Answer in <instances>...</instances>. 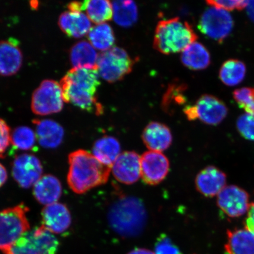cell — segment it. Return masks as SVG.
Returning <instances> with one entry per match:
<instances>
[{
    "label": "cell",
    "mask_w": 254,
    "mask_h": 254,
    "mask_svg": "<svg viewBox=\"0 0 254 254\" xmlns=\"http://www.w3.org/2000/svg\"><path fill=\"white\" fill-rule=\"evenodd\" d=\"M68 164L67 183L72 191L78 194L106 184L111 171L93 154L84 150L72 152Z\"/></svg>",
    "instance_id": "1"
},
{
    "label": "cell",
    "mask_w": 254,
    "mask_h": 254,
    "mask_svg": "<svg viewBox=\"0 0 254 254\" xmlns=\"http://www.w3.org/2000/svg\"><path fill=\"white\" fill-rule=\"evenodd\" d=\"M197 40L190 25L179 18L161 20L155 30L154 46L164 55L183 52Z\"/></svg>",
    "instance_id": "2"
},
{
    "label": "cell",
    "mask_w": 254,
    "mask_h": 254,
    "mask_svg": "<svg viewBox=\"0 0 254 254\" xmlns=\"http://www.w3.org/2000/svg\"><path fill=\"white\" fill-rule=\"evenodd\" d=\"M109 219L111 226L119 234L126 237L135 236L144 227L145 210L137 199L124 197L111 208Z\"/></svg>",
    "instance_id": "3"
},
{
    "label": "cell",
    "mask_w": 254,
    "mask_h": 254,
    "mask_svg": "<svg viewBox=\"0 0 254 254\" xmlns=\"http://www.w3.org/2000/svg\"><path fill=\"white\" fill-rule=\"evenodd\" d=\"M28 209L21 204L0 211V250L9 254L19 238L30 229Z\"/></svg>",
    "instance_id": "4"
},
{
    "label": "cell",
    "mask_w": 254,
    "mask_h": 254,
    "mask_svg": "<svg viewBox=\"0 0 254 254\" xmlns=\"http://www.w3.org/2000/svg\"><path fill=\"white\" fill-rule=\"evenodd\" d=\"M59 242L41 225L25 233L16 241L9 254H56Z\"/></svg>",
    "instance_id": "5"
},
{
    "label": "cell",
    "mask_w": 254,
    "mask_h": 254,
    "mask_svg": "<svg viewBox=\"0 0 254 254\" xmlns=\"http://www.w3.org/2000/svg\"><path fill=\"white\" fill-rule=\"evenodd\" d=\"M134 64V60L126 51L114 47L98 57L97 69L105 80L115 82L131 72Z\"/></svg>",
    "instance_id": "6"
},
{
    "label": "cell",
    "mask_w": 254,
    "mask_h": 254,
    "mask_svg": "<svg viewBox=\"0 0 254 254\" xmlns=\"http://www.w3.org/2000/svg\"><path fill=\"white\" fill-rule=\"evenodd\" d=\"M64 102L61 85L55 80L46 79L34 92L31 109L37 115H50L60 112Z\"/></svg>",
    "instance_id": "7"
},
{
    "label": "cell",
    "mask_w": 254,
    "mask_h": 254,
    "mask_svg": "<svg viewBox=\"0 0 254 254\" xmlns=\"http://www.w3.org/2000/svg\"><path fill=\"white\" fill-rule=\"evenodd\" d=\"M184 113L190 121L198 119L206 125L216 126L226 117L228 109L218 98L213 95H204L194 105L184 108Z\"/></svg>",
    "instance_id": "8"
},
{
    "label": "cell",
    "mask_w": 254,
    "mask_h": 254,
    "mask_svg": "<svg viewBox=\"0 0 254 254\" xmlns=\"http://www.w3.org/2000/svg\"><path fill=\"white\" fill-rule=\"evenodd\" d=\"M234 21L229 12L218 8H209L203 13L198 28L211 39L222 42L233 30Z\"/></svg>",
    "instance_id": "9"
},
{
    "label": "cell",
    "mask_w": 254,
    "mask_h": 254,
    "mask_svg": "<svg viewBox=\"0 0 254 254\" xmlns=\"http://www.w3.org/2000/svg\"><path fill=\"white\" fill-rule=\"evenodd\" d=\"M251 202L249 193L237 186H228L217 195V205L230 218H238L247 213Z\"/></svg>",
    "instance_id": "10"
},
{
    "label": "cell",
    "mask_w": 254,
    "mask_h": 254,
    "mask_svg": "<svg viewBox=\"0 0 254 254\" xmlns=\"http://www.w3.org/2000/svg\"><path fill=\"white\" fill-rule=\"evenodd\" d=\"M43 166L34 155L24 154L16 157L12 164V174L15 182L23 189L34 186L43 177Z\"/></svg>",
    "instance_id": "11"
},
{
    "label": "cell",
    "mask_w": 254,
    "mask_h": 254,
    "mask_svg": "<svg viewBox=\"0 0 254 254\" xmlns=\"http://www.w3.org/2000/svg\"><path fill=\"white\" fill-rule=\"evenodd\" d=\"M170 170L168 159L163 152L148 151L141 157V177L150 186H156L166 179Z\"/></svg>",
    "instance_id": "12"
},
{
    "label": "cell",
    "mask_w": 254,
    "mask_h": 254,
    "mask_svg": "<svg viewBox=\"0 0 254 254\" xmlns=\"http://www.w3.org/2000/svg\"><path fill=\"white\" fill-rule=\"evenodd\" d=\"M113 174L119 182L131 185L141 177V157L134 151L122 152L114 163Z\"/></svg>",
    "instance_id": "13"
},
{
    "label": "cell",
    "mask_w": 254,
    "mask_h": 254,
    "mask_svg": "<svg viewBox=\"0 0 254 254\" xmlns=\"http://www.w3.org/2000/svg\"><path fill=\"white\" fill-rule=\"evenodd\" d=\"M226 175L214 166H208L197 174L195 186L198 191L206 197L218 195L226 187Z\"/></svg>",
    "instance_id": "14"
},
{
    "label": "cell",
    "mask_w": 254,
    "mask_h": 254,
    "mask_svg": "<svg viewBox=\"0 0 254 254\" xmlns=\"http://www.w3.org/2000/svg\"><path fill=\"white\" fill-rule=\"evenodd\" d=\"M42 226L53 234H61L68 229L71 224L70 212L66 206L56 202L47 205L41 212Z\"/></svg>",
    "instance_id": "15"
},
{
    "label": "cell",
    "mask_w": 254,
    "mask_h": 254,
    "mask_svg": "<svg viewBox=\"0 0 254 254\" xmlns=\"http://www.w3.org/2000/svg\"><path fill=\"white\" fill-rule=\"evenodd\" d=\"M23 64V55L15 39L0 41V75L16 74Z\"/></svg>",
    "instance_id": "16"
},
{
    "label": "cell",
    "mask_w": 254,
    "mask_h": 254,
    "mask_svg": "<svg viewBox=\"0 0 254 254\" xmlns=\"http://www.w3.org/2000/svg\"><path fill=\"white\" fill-rule=\"evenodd\" d=\"M63 98L65 103H71L85 111L100 116L104 112L103 107L98 102L95 95L78 90L65 82L60 81Z\"/></svg>",
    "instance_id": "17"
},
{
    "label": "cell",
    "mask_w": 254,
    "mask_h": 254,
    "mask_svg": "<svg viewBox=\"0 0 254 254\" xmlns=\"http://www.w3.org/2000/svg\"><path fill=\"white\" fill-rule=\"evenodd\" d=\"M142 139L150 151L162 152L167 150L172 144L173 135L166 125L161 123L151 122L143 131Z\"/></svg>",
    "instance_id": "18"
},
{
    "label": "cell",
    "mask_w": 254,
    "mask_h": 254,
    "mask_svg": "<svg viewBox=\"0 0 254 254\" xmlns=\"http://www.w3.org/2000/svg\"><path fill=\"white\" fill-rule=\"evenodd\" d=\"M61 81L78 90L94 95L100 85L99 73L97 69L93 68H72Z\"/></svg>",
    "instance_id": "19"
},
{
    "label": "cell",
    "mask_w": 254,
    "mask_h": 254,
    "mask_svg": "<svg viewBox=\"0 0 254 254\" xmlns=\"http://www.w3.org/2000/svg\"><path fill=\"white\" fill-rule=\"evenodd\" d=\"M59 25L66 36L72 38L83 37L91 29V20L83 12H63L59 18Z\"/></svg>",
    "instance_id": "20"
},
{
    "label": "cell",
    "mask_w": 254,
    "mask_h": 254,
    "mask_svg": "<svg viewBox=\"0 0 254 254\" xmlns=\"http://www.w3.org/2000/svg\"><path fill=\"white\" fill-rule=\"evenodd\" d=\"M36 136L39 144L47 148H55L61 144L64 135L63 127L55 121L35 120Z\"/></svg>",
    "instance_id": "21"
},
{
    "label": "cell",
    "mask_w": 254,
    "mask_h": 254,
    "mask_svg": "<svg viewBox=\"0 0 254 254\" xmlns=\"http://www.w3.org/2000/svg\"><path fill=\"white\" fill-rule=\"evenodd\" d=\"M33 194L41 204L47 206L54 204L62 196V184L55 176L45 175L34 186Z\"/></svg>",
    "instance_id": "22"
},
{
    "label": "cell",
    "mask_w": 254,
    "mask_h": 254,
    "mask_svg": "<svg viewBox=\"0 0 254 254\" xmlns=\"http://www.w3.org/2000/svg\"><path fill=\"white\" fill-rule=\"evenodd\" d=\"M227 254H254V233L245 227L227 231Z\"/></svg>",
    "instance_id": "23"
},
{
    "label": "cell",
    "mask_w": 254,
    "mask_h": 254,
    "mask_svg": "<svg viewBox=\"0 0 254 254\" xmlns=\"http://www.w3.org/2000/svg\"><path fill=\"white\" fill-rule=\"evenodd\" d=\"M122 153L120 142L115 137L104 136L94 143L93 154L101 163L111 168Z\"/></svg>",
    "instance_id": "24"
},
{
    "label": "cell",
    "mask_w": 254,
    "mask_h": 254,
    "mask_svg": "<svg viewBox=\"0 0 254 254\" xmlns=\"http://www.w3.org/2000/svg\"><path fill=\"white\" fill-rule=\"evenodd\" d=\"M181 61L192 70H202L210 64V55L205 46L195 41L183 51Z\"/></svg>",
    "instance_id": "25"
},
{
    "label": "cell",
    "mask_w": 254,
    "mask_h": 254,
    "mask_svg": "<svg viewBox=\"0 0 254 254\" xmlns=\"http://www.w3.org/2000/svg\"><path fill=\"white\" fill-rule=\"evenodd\" d=\"M98 55L94 47L85 41L74 44L70 51L73 68L97 69Z\"/></svg>",
    "instance_id": "26"
},
{
    "label": "cell",
    "mask_w": 254,
    "mask_h": 254,
    "mask_svg": "<svg viewBox=\"0 0 254 254\" xmlns=\"http://www.w3.org/2000/svg\"><path fill=\"white\" fill-rule=\"evenodd\" d=\"M88 39L94 49L104 52L113 48L115 43L112 28L107 23L97 24L91 28L88 34Z\"/></svg>",
    "instance_id": "27"
},
{
    "label": "cell",
    "mask_w": 254,
    "mask_h": 254,
    "mask_svg": "<svg viewBox=\"0 0 254 254\" xmlns=\"http://www.w3.org/2000/svg\"><path fill=\"white\" fill-rule=\"evenodd\" d=\"M83 11L97 24L110 21L113 16L112 4L107 0H86L83 1Z\"/></svg>",
    "instance_id": "28"
},
{
    "label": "cell",
    "mask_w": 254,
    "mask_h": 254,
    "mask_svg": "<svg viewBox=\"0 0 254 254\" xmlns=\"http://www.w3.org/2000/svg\"><path fill=\"white\" fill-rule=\"evenodd\" d=\"M113 18L116 23L123 27H129L136 23L138 9L133 1H114L112 3Z\"/></svg>",
    "instance_id": "29"
},
{
    "label": "cell",
    "mask_w": 254,
    "mask_h": 254,
    "mask_svg": "<svg viewBox=\"0 0 254 254\" xmlns=\"http://www.w3.org/2000/svg\"><path fill=\"white\" fill-rule=\"evenodd\" d=\"M246 74V66L244 63L237 60H229L221 66L219 75L224 84L235 86L243 81Z\"/></svg>",
    "instance_id": "30"
},
{
    "label": "cell",
    "mask_w": 254,
    "mask_h": 254,
    "mask_svg": "<svg viewBox=\"0 0 254 254\" xmlns=\"http://www.w3.org/2000/svg\"><path fill=\"white\" fill-rule=\"evenodd\" d=\"M36 134L27 127H17L11 134V143L15 147L28 151L34 147L36 141Z\"/></svg>",
    "instance_id": "31"
},
{
    "label": "cell",
    "mask_w": 254,
    "mask_h": 254,
    "mask_svg": "<svg viewBox=\"0 0 254 254\" xmlns=\"http://www.w3.org/2000/svg\"><path fill=\"white\" fill-rule=\"evenodd\" d=\"M186 88L183 84H173L169 86L164 95L163 107L166 110L171 109L173 106H180L186 102L184 95Z\"/></svg>",
    "instance_id": "32"
},
{
    "label": "cell",
    "mask_w": 254,
    "mask_h": 254,
    "mask_svg": "<svg viewBox=\"0 0 254 254\" xmlns=\"http://www.w3.org/2000/svg\"><path fill=\"white\" fill-rule=\"evenodd\" d=\"M234 98L238 106L246 113L254 116V88H242L234 92Z\"/></svg>",
    "instance_id": "33"
},
{
    "label": "cell",
    "mask_w": 254,
    "mask_h": 254,
    "mask_svg": "<svg viewBox=\"0 0 254 254\" xmlns=\"http://www.w3.org/2000/svg\"><path fill=\"white\" fill-rule=\"evenodd\" d=\"M237 127L241 136L248 140L254 141V116L244 114L238 119Z\"/></svg>",
    "instance_id": "34"
},
{
    "label": "cell",
    "mask_w": 254,
    "mask_h": 254,
    "mask_svg": "<svg viewBox=\"0 0 254 254\" xmlns=\"http://www.w3.org/2000/svg\"><path fill=\"white\" fill-rule=\"evenodd\" d=\"M155 254H182L166 235H161L155 245Z\"/></svg>",
    "instance_id": "35"
},
{
    "label": "cell",
    "mask_w": 254,
    "mask_h": 254,
    "mask_svg": "<svg viewBox=\"0 0 254 254\" xmlns=\"http://www.w3.org/2000/svg\"><path fill=\"white\" fill-rule=\"evenodd\" d=\"M11 143L10 128L4 120L0 119V156L5 153Z\"/></svg>",
    "instance_id": "36"
},
{
    "label": "cell",
    "mask_w": 254,
    "mask_h": 254,
    "mask_svg": "<svg viewBox=\"0 0 254 254\" xmlns=\"http://www.w3.org/2000/svg\"><path fill=\"white\" fill-rule=\"evenodd\" d=\"M249 1H206L208 5L212 6L216 8L224 9V10H234V9H238L241 10L244 8L247 7L248 3Z\"/></svg>",
    "instance_id": "37"
},
{
    "label": "cell",
    "mask_w": 254,
    "mask_h": 254,
    "mask_svg": "<svg viewBox=\"0 0 254 254\" xmlns=\"http://www.w3.org/2000/svg\"><path fill=\"white\" fill-rule=\"evenodd\" d=\"M245 228L254 233V200L251 202L245 220Z\"/></svg>",
    "instance_id": "38"
},
{
    "label": "cell",
    "mask_w": 254,
    "mask_h": 254,
    "mask_svg": "<svg viewBox=\"0 0 254 254\" xmlns=\"http://www.w3.org/2000/svg\"><path fill=\"white\" fill-rule=\"evenodd\" d=\"M67 7L69 11L82 12V11H83V2H71L67 5Z\"/></svg>",
    "instance_id": "39"
},
{
    "label": "cell",
    "mask_w": 254,
    "mask_h": 254,
    "mask_svg": "<svg viewBox=\"0 0 254 254\" xmlns=\"http://www.w3.org/2000/svg\"><path fill=\"white\" fill-rule=\"evenodd\" d=\"M7 170L1 163H0V188L7 182Z\"/></svg>",
    "instance_id": "40"
},
{
    "label": "cell",
    "mask_w": 254,
    "mask_h": 254,
    "mask_svg": "<svg viewBox=\"0 0 254 254\" xmlns=\"http://www.w3.org/2000/svg\"><path fill=\"white\" fill-rule=\"evenodd\" d=\"M247 12L251 20L254 22V1H249L247 6Z\"/></svg>",
    "instance_id": "41"
},
{
    "label": "cell",
    "mask_w": 254,
    "mask_h": 254,
    "mask_svg": "<svg viewBox=\"0 0 254 254\" xmlns=\"http://www.w3.org/2000/svg\"><path fill=\"white\" fill-rule=\"evenodd\" d=\"M128 254H155L150 250L144 249H136L130 252Z\"/></svg>",
    "instance_id": "42"
}]
</instances>
